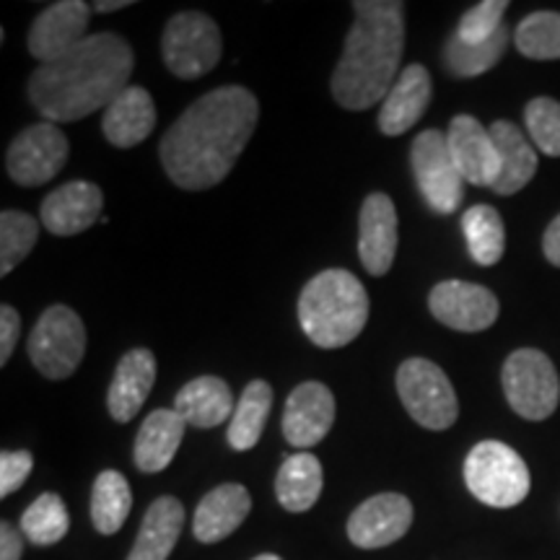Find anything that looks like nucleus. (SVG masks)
<instances>
[{
  "label": "nucleus",
  "mask_w": 560,
  "mask_h": 560,
  "mask_svg": "<svg viewBox=\"0 0 560 560\" xmlns=\"http://www.w3.org/2000/svg\"><path fill=\"white\" fill-rule=\"evenodd\" d=\"M335 423V395L322 382H304L291 392L283 412V436L291 446L310 450Z\"/></svg>",
  "instance_id": "obj_16"
},
{
  "label": "nucleus",
  "mask_w": 560,
  "mask_h": 560,
  "mask_svg": "<svg viewBox=\"0 0 560 560\" xmlns=\"http://www.w3.org/2000/svg\"><path fill=\"white\" fill-rule=\"evenodd\" d=\"M431 104V73L418 62L405 66V70L397 75L395 86L389 89L387 100L382 102L380 112V130L384 136L397 138L405 136L420 117L425 115Z\"/></svg>",
  "instance_id": "obj_21"
},
{
  "label": "nucleus",
  "mask_w": 560,
  "mask_h": 560,
  "mask_svg": "<svg viewBox=\"0 0 560 560\" xmlns=\"http://www.w3.org/2000/svg\"><path fill=\"white\" fill-rule=\"evenodd\" d=\"M509 47V30L501 26L493 39L482 42V45H467L457 34H452L444 47V68L450 70L454 79H478V75L488 73L503 58Z\"/></svg>",
  "instance_id": "obj_31"
},
{
  "label": "nucleus",
  "mask_w": 560,
  "mask_h": 560,
  "mask_svg": "<svg viewBox=\"0 0 560 560\" xmlns=\"http://www.w3.org/2000/svg\"><path fill=\"white\" fill-rule=\"evenodd\" d=\"M462 231H465L467 252L482 268H493L506 249V229H503L501 213L493 206H472L462 215Z\"/></svg>",
  "instance_id": "obj_30"
},
{
  "label": "nucleus",
  "mask_w": 560,
  "mask_h": 560,
  "mask_svg": "<svg viewBox=\"0 0 560 560\" xmlns=\"http://www.w3.org/2000/svg\"><path fill=\"white\" fill-rule=\"evenodd\" d=\"M94 5L83 0H60V3L47 5L37 19L32 21L30 34H26V47L39 66L62 58L89 37V21Z\"/></svg>",
  "instance_id": "obj_13"
},
{
  "label": "nucleus",
  "mask_w": 560,
  "mask_h": 560,
  "mask_svg": "<svg viewBox=\"0 0 560 560\" xmlns=\"http://www.w3.org/2000/svg\"><path fill=\"white\" fill-rule=\"evenodd\" d=\"M542 252H545V257H548L550 265L560 268V215H558V219H552L550 226L545 229Z\"/></svg>",
  "instance_id": "obj_40"
},
{
  "label": "nucleus",
  "mask_w": 560,
  "mask_h": 560,
  "mask_svg": "<svg viewBox=\"0 0 560 560\" xmlns=\"http://www.w3.org/2000/svg\"><path fill=\"white\" fill-rule=\"evenodd\" d=\"M21 552H24V532L3 522L0 524V560H21Z\"/></svg>",
  "instance_id": "obj_39"
},
{
  "label": "nucleus",
  "mask_w": 560,
  "mask_h": 560,
  "mask_svg": "<svg viewBox=\"0 0 560 560\" xmlns=\"http://www.w3.org/2000/svg\"><path fill=\"white\" fill-rule=\"evenodd\" d=\"M221 50L223 39L219 24L200 11H182L172 16L161 37V55H164L166 68L182 81L208 75L219 66Z\"/></svg>",
  "instance_id": "obj_7"
},
{
  "label": "nucleus",
  "mask_w": 560,
  "mask_h": 560,
  "mask_svg": "<svg viewBox=\"0 0 560 560\" xmlns=\"http://www.w3.org/2000/svg\"><path fill=\"white\" fill-rule=\"evenodd\" d=\"M524 122H527L532 143L545 156L560 159V102L550 96H537L524 109Z\"/></svg>",
  "instance_id": "obj_35"
},
{
  "label": "nucleus",
  "mask_w": 560,
  "mask_h": 560,
  "mask_svg": "<svg viewBox=\"0 0 560 560\" xmlns=\"http://www.w3.org/2000/svg\"><path fill=\"white\" fill-rule=\"evenodd\" d=\"M490 138H493L495 151H499V177L493 182L495 195H514L529 185L537 172V151L532 149L527 136L516 128L514 122L499 120L490 125Z\"/></svg>",
  "instance_id": "obj_25"
},
{
  "label": "nucleus",
  "mask_w": 560,
  "mask_h": 560,
  "mask_svg": "<svg viewBox=\"0 0 560 560\" xmlns=\"http://www.w3.org/2000/svg\"><path fill=\"white\" fill-rule=\"evenodd\" d=\"M429 310L436 322L457 332H482L499 319V299L486 285L441 280L431 289Z\"/></svg>",
  "instance_id": "obj_12"
},
{
  "label": "nucleus",
  "mask_w": 560,
  "mask_h": 560,
  "mask_svg": "<svg viewBox=\"0 0 560 560\" xmlns=\"http://www.w3.org/2000/svg\"><path fill=\"white\" fill-rule=\"evenodd\" d=\"M156 128V104L143 86H128L104 109L102 132L115 149H136Z\"/></svg>",
  "instance_id": "obj_22"
},
{
  "label": "nucleus",
  "mask_w": 560,
  "mask_h": 560,
  "mask_svg": "<svg viewBox=\"0 0 560 560\" xmlns=\"http://www.w3.org/2000/svg\"><path fill=\"white\" fill-rule=\"evenodd\" d=\"M412 524V503L402 493H380L363 501L348 520V537L355 548L380 550L402 540Z\"/></svg>",
  "instance_id": "obj_14"
},
{
  "label": "nucleus",
  "mask_w": 560,
  "mask_h": 560,
  "mask_svg": "<svg viewBox=\"0 0 560 560\" xmlns=\"http://www.w3.org/2000/svg\"><path fill=\"white\" fill-rule=\"evenodd\" d=\"M132 68L136 55L128 39L96 32L62 58L34 70L26 91L45 122H79L107 109L130 86Z\"/></svg>",
  "instance_id": "obj_2"
},
{
  "label": "nucleus",
  "mask_w": 560,
  "mask_h": 560,
  "mask_svg": "<svg viewBox=\"0 0 560 560\" xmlns=\"http://www.w3.org/2000/svg\"><path fill=\"white\" fill-rule=\"evenodd\" d=\"M467 490L490 509H511L529 495V467L503 441H480L465 459Z\"/></svg>",
  "instance_id": "obj_5"
},
{
  "label": "nucleus",
  "mask_w": 560,
  "mask_h": 560,
  "mask_svg": "<svg viewBox=\"0 0 560 560\" xmlns=\"http://www.w3.org/2000/svg\"><path fill=\"white\" fill-rule=\"evenodd\" d=\"M185 527V506L174 495H161L149 506L128 560H166Z\"/></svg>",
  "instance_id": "obj_26"
},
{
  "label": "nucleus",
  "mask_w": 560,
  "mask_h": 560,
  "mask_svg": "<svg viewBox=\"0 0 560 560\" xmlns=\"http://www.w3.org/2000/svg\"><path fill=\"white\" fill-rule=\"evenodd\" d=\"M397 208L389 195L371 192L359 215V257L369 276H387L397 257Z\"/></svg>",
  "instance_id": "obj_17"
},
{
  "label": "nucleus",
  "mask_w": 560,
  "mask_h": 560,
  "mask_svg": "<svg viewBox=\"0 0 560 560\" xmlns=\"http://www.w3.org/2000/svg\"><path fill=\"white\" fill-rule=\"evenodd\" d=\"M21 335V317L13 306H0V366L11 361L13 348H16Z\"/></svg>",
  "instance_id": "obj_38"
},
{
  "label": "nucleus",
  "mask_w": 560,
  "mask_h": 560,
  "mask_svg": "<svg viewBox=\"0 0 560 560\" xmlns=\"http://www.w3.org/2000/svg\"><path fill=\"white\" fill-rule=\"evenodd\" d=\"M252 511L249 490L240 482H223L202 495L195 509L192 532L200 542L213 545L226 540L242 527Z\"/></svg>",
  "instance_id": "obj_20"
},
{
  "label": "nucleus",
  "mask_w": 560,
  "mask_h": 560,
  "mask_svg": "<svg viewBox=\"0 0 560 560\" xmlns=\"http://www.w3.org/2000/svg\"><path fill=\"white\" fill-rule=\"evenodd\" d=\"M506 0H482L465 11V16L457 24V37L467 45H482V42L493 39L503 26V13H506Z\"/></svg>",
  "instance_id": "obj_36"
},
{
  "label": "nucleus",
  "mask_w": 560,
  "mask_h": 560,
  "mask_svg": "<svg viewBox=\"0 0 560 560\" xmlns=\"http://www.w3.org/2000/svg\"><path fill=\"white\" fill-rule=\"evenodd\" d=\"M234 392L219 376H198L174 397V410L195 429H215L234 416Z\"/></svg>",
  "instance_id": "obj_24"
},
{
  "label": "nucleus",
  "mask_w": 560,
  "mask_h": 560,
  "mask_svg": "<svg viewBox=\"0 0 560 560\" xmlns=\"http://www.w3.org/2000/svg\"><path fill=\"white\" fill-rule=\"evenodd\" d=\"M132 0H96L94 3V11L96 13H112V11H122V9H130Z\"/></svg>",
  "instance_id": "obj_41"
},
{
  "label": "nucleus",
  "mask_w": 560,
  "mask_h": 560,
  "mask_svg": "<svg viewBox=\"0 0 560 560\" xmlns=\"http://www.w3.org/2000/svg\"><path fill=\"white\" fill-rule=\"evenodd\" d=\"M397 395L418 425L446 431L457 423L459 402L450 376L429 359H408L397 369Z\"/></svg>",
  "instance_id": "obj_8"
},
{
  "label": "nucleus",
  "mask_w": 560,
  "mask_h": 560,
  "mask_svg": "<svg viewBox=\"0 0 560 560\" xmlns=\"http://www.w3.org/2000/svg\"><path fill=\"white\" fill-rule=\"evenodd\" d=\"M446 145L462 179L475 187H493L499 177V151L490 130L472 115H457L446 130Z\"/></svg>",
  "instance_id": "obj_15"
},
{
  "label": "nucleus",
  "mask_w": 560,
  "mask_h": 560,
  "mask_svg": "<svg viewBox=\"0 0 560 560\" xmlns=\"http://www.w3.org/2000/svg\"><path fill=\"white\" fill-rule=\"evenodd\" d=\"M70 529V516L66 501L58 493H42L37 501L30 503V509L21 516V532L32 545L50 548L60 542Z\"/></svg>",
  "instance_id": "obj_32"
},
{
  "label": "nucleus",
  "mask_w": 560,
  "mask_h": 560,
  "mask_svg": "<svg viewBox=\"0 0 560 560\" xmlns=\"http://www.w3.org/2000/svg\"><path fill=\"white\" fill-rule=\"evenodd\" d=\"M39 221L24 210H3L0 213V276H11L21 260L37 247Z\"/></svg>",
  "instance_id": "obj_34"
},
{
  "label": "nucleus",
  "mask_w": 560,
  "mask_h": 560,
  "mask_svg": "<svg viewBox=\"0 0 560 560\" xmlns=\"http://www.w3.org/2000/svg\"><path fill=\"white\" fill-rule=\"evenodd\" d=\"M260 120V102L244 86L202 94L161 138L159 156L166 177L182 190L221 185L247 149Z\"/></svg>",
  "instance_id": "obj_1"
},
{
  "label": "nucleus",
  "mask_w": 560,
  "mask_h": 560,
  "mask_svg": "<svg viewBox=\"0 0 560 560\" xmlns=\"http://www.w3.org/2000/svg\"><path fill=\"white\" fill-rule=\"evenodd\" d=\"M514 45L529 60H560V13L535 11L514 32Z\"/></svg>",
  "instance_id": "obj_33"
},
{
  "label": "nucleus",
  "mask_w": 560,
  "mask_h": 560,
  "mask_svg": "<svg viewBox=\"0 0 560 560\" xmlns=\"http://www.w3.org/2000/svg\"><path fill=\"white\" fill-rule=\"evenodd\" d=\"M325 472L312 452H296L283 459L276 475V499L291 514H304L319 501Z\"/></svg>",
  "instance_id": "obj_27"
},
{
  "label": "nucleus",
  "mask_w": 560,
  "mask_h": 560,
  "mask_svg": "<svg viewBox=\"0 0 560 560\" xmlns=\"http://www.w3.org/2000/svg\"><path fill=\"white\" fill-rule=\"evenodd\" d=\"M410 164L425 206L439 215H452L462 206V198H465V179L454 166L450 145H446V132H420L412 140Z\"/></svg>",
  "instance_id": "obj_10"
},
{
  "label": "nucleus",
  "mask_w": 560,
  "mask_h": 560,
  "mask_svg": "<svg viewBox=\"0 0 560 560\" xmlns=\"http://www.w3.org/2000/svg\"><path fill=\"white\" fill-rule=\"evenodd\" d=\"M26 353L42 376L55 382L68 380L86 353V327L70 306L55 304L34 325Z\"/></svg>",
  "instance_id": "obj_6"
},
{
  "label": "nucleus",
  "mask_w": 560,
  "mask_h": 560,
  "mask_svg": "<svg viewBox=\"0 0 560 560\" xmlns=\"http://www.w3.org/2000/svg\"><path fill=\"white\" fill-rule=\"evenodd\" d=\"M353 11L330 89L342 109L361 112L387 100L402 73L405 5L400 0H355Z\"/></svg>",
  "instance_id": "obj_3"
},
{
  "label": "nucleus",
  "mask_w": 560,
  "mask_h": 560,
  "mask_svg": "<svg viewBox=\"0 0 560 560\" xmlns=\"http://www.w3.org/2000/svg\"><path fill=\"white\" fill-rule=\"evenodd\" d=\"M156 384V355L149 348H132L117 363L107 392V410L117 423H128L149 400Z\"/></svg>",
  "instance_id": "obj_19"
},
{
  "label": "nucleus",
  "mask_w": 560,
  "mask_h": 560,
  "mask_svg": "<svg viewBox=\"0 0 560 560\" xmlns=\"http://www.w3.org/2000/svg\"><path fill=\"white\" fill-rule=\"evenodd\" d=\"M104 195L94 182L73 179L42 200L39 223L55 236H75L102 221Z\"/></svg>",
  "instance_id": "obj_18"
},
{
  "label": "nucleus",
  "mask_w": 560,
  "mask_h": 560,
  "mask_svg": "<svg viewBox=\"0 0 560 560\" xmlns=\"http://www.w3.org/2000/svg\"><path fill=\"white\" fill-rule=\"evenodd\" d=\"M34 470V457L32 452L16 450V452H3L0 454V495L9 499L11 493L24 486Z\"/></svg>",
  "instance_id": "obj_37"
},
{
  "label": "nucleus",
  "mask_w": 560,
  "mask_h": 560,
  "mask_svg": "<svg viewBox=\"0 0 560 560\" xmlns=\"http://www.w3.org/2000/svg\"><path fill=\"white\" fill-rule=\"evenodd\" d=\"M132 493L122 472L104 470L91 488V522L100 535H115L128 522Z\"/></svg>",
  "instance_id": "obj_29"
},
{
  "label": "nucleus",
  "mask_w": 560,
  "mask_h": 560,
  "mask_svg": "<svg viewBox=\"0 0 560 560\" xmlns=\"http://www.w3.org/2000/svg\"><path fill=\"white\" fill-rule=\"evenodd\" d=\"M70 156L68 136L55 122L21 130L5 153V172L19 187H39L58 177Z\"/></svg>",
  "instance_id": "obj_11"
},
{
  "label": "nucleus",
  "mask_w": 560,
  "mask_h": 560,
  "mask_svg": "<svg viewBox=\"0 0 560 560\" xmlns=\"http://www.w3.org/2000/svg\"><path fill=\"white\" fill-rule=\"evenodd\" d=\"M301 330L317 348H346L369 322V293L353 272L330 268L314 276L299 296Z\"/></svg>",
  "instance_id": "obj_4"
},
{
  "label": "nucleus",
  "mask_w": 560,
  "mask_h": 560,
  "mask_svg": "<svg viewBox=\"0 0 560 560\" xmlns=\"http://www.w3.org/2000/svg\"><path fill=\"white\" fill-rule=\"evenodd\" d=\"M187 423L174 408H159L140 425L132 459L140 472H164L177 457L182 439H185Z\"/></svg>",
  "instance_id": "obj_23"
},
{
  "label": "nucleus",
  "mask_w": 560,
  "mask_h": 560,
  "mask_svg": "<svg viewBox=\"0 0 560 560\" xmlns=\"http://www.w3.org/2000/svg\"><path fill=\"white\" fill-rule=\"evenodd\" d=\"M503 395L524 420H545L558 410L560 380L552 361L537 348H520L503 363Z\"/></svg>",
  "instance_id": "obj_9"
},
{
  "label": "nucleus",
  "mask_w": 560,
  "mask_h": 560,
  "mask_svg": "<svg viewBox=\"0 0 560 560\" xmlns=\"http://www.w3.org/2000/svg\"><path fill=\"white\" fill-rule=\"evenodd\" d=\"M272 408V387L268 382L255 380L242 392L234 416L229 420L226 441L234 452H249L260 441L265 423Z\"/></svg>",
  "instance_id": "obj_28"
},
{
  "label": "nucleus",
  "mask_w": 560,
  "mask_h": 560,
  "mask_svg": "<svg viewBox=\"0 0 560 560\" xmlns=\"http://www.w3.org/2000/svg\"><path fill=\"white\" fill-rule=\"evenodd\" d=\"M252 560H283V558L272 556V552H262V556H257V558H252Z\"/></svg>",
  "instance_id": "obj_42"
}]
</instances>
